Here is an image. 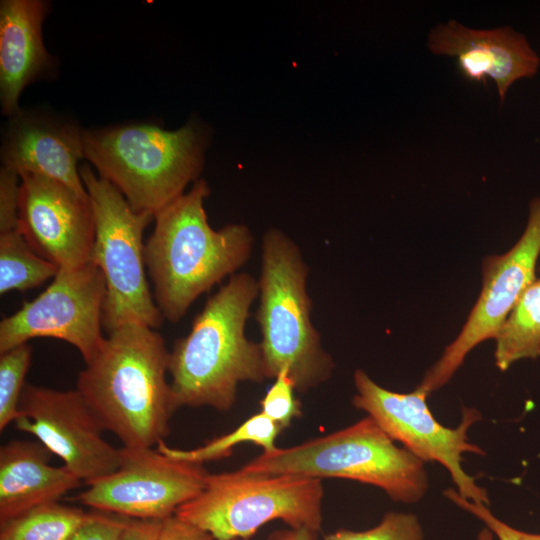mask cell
<instances>
[{"mask_svg": "<svg viewBox=\"0 0 540 540\" xmlns=\"http://www.w3.org/2000/svg\"><path fill=\"white\" fill-rule=\"evenodd\" d=\"M169 360L155 329L129 323L108 333L79 373L77 390L124 447L152 448L168 434L179 407L166 379Z\"/></svg>", "mask_w": 540, "mask_h": 540, "instance_id": "cell-1", "label": "cell"}, {"mask_svg": "<svg viewBox=\"0 0 540 540\" xmlns=\"http://www.w3.org/2000/svg\"><path fill=\"white\" fill-rule=\"evenodd\" d=\"M210 188L204 179L157 212L145 244V264L153 297L163 318L181 320L194 301L250 259L254 237L244 224L214 230L204 200Z\"/></svg>", "mask_w": 540, "mask_h": 540, "instance_id": "cell-2", "label": "cell"}, {"mask_svg": "<svg viewBox=\"0 0 540 540\" xmlns=\"http://www.w3.org/2000/svg\"><path fill=\"white\" fill-rule=\"evenodd\" d=\"M258 281L240 272L213 294L193 320L190 332L170 351L171 386L179 407L228 410L241 382L265 380L260 342L246 337Z\"/></svg>", "mask_w": 540, "mask_h": 540, "instance_id": "cell-3", "label": "cell"}, {"mask_svg": "<svg viewBox=\"0 0 540 540\" xmlns=\"http://www.w3.org/2000/svg\"><path fill=\"white\" fill-rule=\"evenodd\" d=\"M206 142L196 122L176 130L123 124L83 130V155L134 211L155 216L198 178Z\"/></svg>", "mask_w": 540, "mask_h": 540, "instance_id": "cell-4", "label": "cell"}, {"mask_svg": "<svg viewBox=\"0 0 540 540\" xmlns=\"http://www.w3.org/2000/svg\"><path fill=\"white\" fill-rule=\"evenodd\" d=\"M309 268L299 246L278 228L263 235L256 311L267 378L287 371L296 390L325 382L334 363L311 319Z\"/></svg>", "mask_w": 540, "mask_h": 540, "instance_id": "cell-5", "label": "cell"}, {"mask_svg": "<svg viewBox=\"0 0 540 540\" xmlns=\"http://www.w3.org/2000/svg\"><path fill=\"white\" fill-rule=\"evenodd\" d=\"M243 474L343 478L381 488L397 502L415 503L427 492L425 462L395 445L370 417L290 448L263 451Z\"/></svg>", "mask_w": 540, "mask_h": 540, "instance_id": "cell-6", "label": "cell"}, {"mask_svg": "<svg viewBox=\"0 0 540 540\" xmlns=\"http://www.w3.org/2000/svg\"><path fill=\"white\" fill-rule=\"evenodd\" d=\"M321 479L300 475L209 474L204 489L174 515L215 540L248 539L265 523L318 532L322 523Z\"/></svg>", "mask_w": 540, "mask_h": 540, "instance_id": "cell-7", "label": "cell"}, {"mask_svg": "<svg viewBox=\"0 0 540 540\" xmlns=\"http://www.w3.org/2000/svg\"><path fill=\"white\" fill-rule=\"evenodd\" d=\"M79 172L94 215L91 261L106 286L104 329L110 333L129 323L159 328L164 318L148 285L143 244L144 230L154 216L134 211L121 192L88 165Z\"/></svg>", "mask_w": 540, "mask_h": 540, "instance_id": "cell-8", "label": "cell"}, {"mask_svg": "<svg viewBox=\"0 0 540 540\" xmlns=\"http://www.w3.org/2000/svg\"><path fill=\"white\" fill-rule=\"evenodd\" d=\"M354 385L355 408L365 411L391 439L399 441L423 462L443 465L460 496L488 505L487 491L462 467L464 453L485 455L467 435L469 428L481 418L476 409L464 408L460 424L449 428L434 418L426 402L428 395L417 388L409 393L388 390L362 369L355 371Z\"/></svg>", "mask_w": 540, "mask_h": 540, "instance_id": "cell-9", "label": "cell"}, {"mask_svg": "<svg viewBox=\"0 0 540 540\" xmlns=\"http://www.w3.org/2000/svg\"><path fill=\"white\" fill-rule=\"evenodd\" d=\"M540 256V197L529 204L525 229L505 253L487 256L482 263L479 297L457 337L426 371L416 387L429 395L446 385L467 354L487 339H494L499 327L526 289L535 282Z\"/></svg>", "mask_w": 540, "mask_h": 540, "instance_id": "cell-10", "label": "cell"}, {"mask_svg": "<svg viewBox=\"0 0 540 540\" xmlns=\"http://www.w3.org/2000/svg\"><path fill=\"white\" fill-rule=\"evenodd\" d=\"M106 296L101 270L90 260L73 269H59L52 283L35 299L0 322V353L38 337L73 345L85 363L100 350Z\"/></svg>", "mask_w": 540, "mask_h": 540, "instance_id": "cell-11", "label": "cell"}, {"mask_svg": "<svg viewBox=\"0 0 540 540\" xmlns=\"http://www.w3.org/2000/svg\"><path fill=\"white\" fill-rule=\"evenodd\" d=\"M202 464L171 458L152 448H121L112 473L87 485L77 500L96 511L162 521L204 489Z\"/></svg>", "mask_w": 540, "mask_h": 540, "instance_id": "cell-12", "label": "cell"}, {"mask_svg": "<svg viewBox=\"0 0 540 540\" xmlns=\"http://www.w3.org/2000/svg\"><path fill=\"white\" fill-rule=\"evenodd\" d=\"M16 428L33 435L88 484L115 471L121 448L103 436L105 428L81 393L25 384Z\"/></svg>", "mask_w": 540, "mask_h": 540, "instance_id": "cell-13", "label": "cell"}, {"mask_svg": "<svg viewBox=\"0 0 540 540\" xmlns=\"http://www.w3.org/2000/svg\"><path fill=\"white\" fill-rule=\"evenodd\" d=\"M18 228L31 248L59 269L91 260L95 224L89 196L61 182L20 175Z\"/></svg>", "mask_w": 540, "mask_h": 540, "instance_id": "cell-14", "label": "cell"}, {"mask_svg": "<svg viewBox=\"0 0 540 540\" xmlns=\"http://www.w3.org/2000/svg\"><path fill=\"white\" fill-rule=\"evenodd\" d=\"M427 46L433 54L456 57L465 79L491 78L501 102L515 81L535 76L540 65L526 37L511 27L473 29L450 20L430 31Z\"/></svg>", "mask_w": 540, "mask_h": 540, "instance_id": "cell-15", "label": "cell"}, {"mask_svg": "<svg viewBox=\"0 0 540 540\" xmlns=\"http://www.w3.org/2000/svg\"><path fill=\"white\" fill-rule=\"evenodd\" d=\"M83 155V130L41 111L22 110L9 118L1 145L2 166L38 174L87 195L78 161Z\"/></svg>", "mask_w": 540, "mask_h": 540, "instance_id": "cell-16", "label": "cell"}, {"mask_svg": "<svg viewBox=\"0 0 540 540\" xmlns=\"http://www.w3.org/2000/svg\"><path fill=\"white\" fill-rule=\"evenodd\" d=\"M48 11L49 4L43 0L0 3V103L9 118L21 111L23 89L52 74L54 60L42 39Z\"/></svg>", "mask_w": 540, "mask_h": 540, "instance_id": "cell-17", "label": "cell"}, {"mask_svg": "<svg viewBox=\"0 0 540 540\" xmlns=\"http://www.w3.org/2000/svg\"><path fill=\"white\" fill-rule=\"evenodd\" d=\"M39 441L11 440L0 448V525L77 488L81 480L65 466L50 465Z\"/></svg>", "mask_w": 540, "mask_h": 540, "instance_id": "cell-18", "label": "cell"}, {"mask_svg": "<svg viewBox=\"0 0 540 540\" xmlns=\"http://www.w3.org/2000/svg\"><path fill=\"white\" fill-rule=\"evenodd\" d=\"M494 340L495 365L501 371L517 361L540 357V278L522 294Z\"/></svg>", "mask_w": 540, "mask_h": 540, "instance_id": "cell-19", "label": "cell"}, {"mask_svg": "<svg viewBox=\"0 0 540 540\" xmlns=\"http://www.w3.org/2000/svg\"><path fill=\"white\" fill-rule=\"evenodd\" d=\"M59 268L37 254L19 229L0 233V294L25 291L54 278Z\"/></svg>", "mask_w": 540, "mask_h": 540, "instance_id": "cell-20", "label": "cell"}, {"mask_svg": "<svg viewBox=\"0 0 540 540\" xmlns=\"http://www.w3.org/2000/svg\"><path fill=\"white\" fill-rule=\"evenodd\" d=\"M82 509L51 502L0 525V540H70L89 518Z\"/></svg>", "mask_w": 540, "mask_h": 540, "instance_id": "cell-21", "label": "cell"}, {"mask_svg": "<svg viewBox=\"0 0 540 540\" xmlns=\"http://www.w3.org/2000/svg\"><path fill=\"white\" fill-rule=\"evenodd\" d=\"M283 428L265 416L258 413L251 416L232 432L215 438L201 447L190 450L169 447L164 440L156 445V449L171 458L203 464L231 455L232 448L243 442L255 443L263 447L264 451L276 448L275 440Z\"/></svg>", "mask_w": 540, "mask_h": 540, "instance_id": "cell-22", "label": "cell"}, {"mask_svg": "<svg viewBox=\"0 0 540 540\" xmlns=\"http://www.w3.org/2000/svg\"><path fill=\"white\" fill-rule=\"evenodd\" d=\"M0 354V430L2 432L19 416V402L31 362L32 349L28 343H24Z\"/></svg>", "mask_w": 540, "mask_h": 540, "instance_id": "cell-23", "label": "cell"}, {"mask_svg": "<svg viewBox=\"0 0 540 540\" xmlns=\"http://www.w3.org/2000/svg\"><path fill=\"white\" fill-rule=\"evenodd\" d=\"M423 529L418 517L411 513L388 512L380 523L366 531L340 529L323 540H423Z\"/></svg>", "mask_w": 540, "mask_h": 540, "instance_id": "cell-24", "label": "cell"}, {"mask_svg": "<svg viewBox=\"0 0 540 540\" xmlns=\"http://www.w3.org/2000/svg\"><path fill=\"white\" fill-rule=\"evenodd\" d=\"M274 379V383L260 401V412L285 428L295 417L300 416L301 406L295 398L296 387L288 372L281 371Z\"/></svg>", "mask_w": 540, "mask_h": 540, "instance_id": "cell-25", "label": "cell"}, {"mask_svg": "<svg viewBox=\"0 0 540 540\" xmlns=\"http://www.w3.org/2000/svg\"><path fill=\"white\" fill-rule=\"evenodd\" d=\"M444 495L455 505L474 515L492 531L498 540H540V534L524 532L498 519L483 503L467 500L459 495L454 488H448Z\"/></svg>", "mask_w": 540, "mask_h": 540, "instance_id": "cell-26", "label": "cell"}, {"mask_svg": "<svg viewBox=\"0 0 540 540\" xmlns=\"http://www.w3.org/2000/svg\"><path fill=\"white\" fill-rule=\"evenodd\" d=\"M20 175L13 169H0V233L19 229Z\"/></svg>", "mask_w": 540, "mask_h": 540, "instance_id": "cell-27", "label": "cell"}, {"mask_svg": "<svg viewBox=\"0 0 540 540\" xmlns=\"http://www.w3.org/2000/svg\"><path fill=\"white\" fill-rule=\"evenodd\" d=\"M128 521L129 518L112 513L90 512L70 540H118Z\"/></svg>", "mask_w": 540, "mask_h": 540, "instance_id": "cell-28", "label": "cell"}, {"mask_svg": "<svg viewBox=\"0 0 540 540\" xmlns=\"http://www.w3.org/2000/svg\"><path fill=\"white\" fill-rule=\"evenodd\" d=\"M157 540H215L201 528L172 515L161 522Z\"/></svg>", "mask_w": 540, "mask_h": 540, "instance_id": "cell-29", "label": "cell"}, {"mask_svg": "<svg viewBox=\"0 0 540 540\" xmlns=\"http://www.w3.org/2000/svg\"><path fill=\"white\" fill-rule=\"evenodd\" d=\"M159 520L131 519L118 540H157L161 528Z\"/></svg>", "mask_w": 540, "mask_h": 540, "instance_id": "cell-30", "label": "cell"}, {"mask_svg": "<svg viewBox=\"0 0 540 540\" xmlns=\"http://www.w3.org/2000/svg\"><path fill=\"white\" fill-rule=\"evenodd\" d=\"M316 533L308 529H290L276 534L271 540H316Z\"/></svg>", "mask_w": 540, "mask_h": 540, "instance_id": "cell-31", "label": "cell"}, {"mask_svg": "<svg viewBox=\"0 0 540 540\" xmlns=\"http://www.w3.org/2000/svg\"><path fill=\"white\" fill-rule=\"evenodd\" d=\"M494 538V534L487 527L482 528L477 536V540H494Z\"/></svg>", "mask_w": 540, "mask_h": 540, "instance_id": "cell-32", "label": "cell"}, {"mask_svg": "<svg viewBox=\"0 0 540 540\" xmlns=\"http://www.w3.org/2000/svg\"><path fill=\"white\" fill-rule=\"evenodd\" d=\"M539 271H540V266H539Z\"/></svg>", "mask_w": 540, "mask_h": 540, "instance_id": "cell-33", "label": "cell"}]
</instances>
